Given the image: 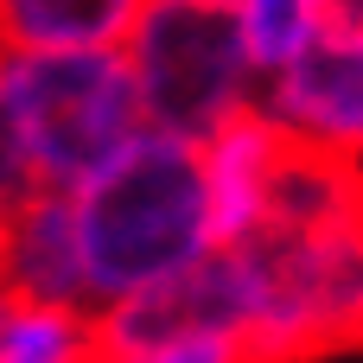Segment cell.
<instances>
[{
    "instance_id": "11",
    "label": "cell",
    "mask_w": 363,
    "mask_h": 363,
    "mask_svg": "<svg viewBox=\"0 0 363 363\" xmlns=\"http://www.w3.org/2000/svg\"><path fill=\"white\" fill-rule=\"evenodd\" d=\"M230 13H236V32H242L249 57L262 64V77H274L325 26H338V0H230Z\"/></svg>"
},
{
    "instance_id": "1",
    "label": "cell",
    "mask_w": 363,
    "mask_h": 363,
    "mask_svg": "<svg viewBox=\"0 0 363 363\" xmlns=\"http://www.w3.org/2000/svg\"><path fill=\"white\" fill-rule=\"evenodd\" d=\"M70 217L96 313L179 281L217 249L204 160L191 140L160 128H140L102 172H89L70 191Z\"/></svg>"
},
{
    "instance_id": "10",
    "label": "cell",
    "mask_w": 363,
    "mask_h": 363,
    "mask_svg": "<svg viewBox=\"0 0 363 363\" xmlns=\"http://www.w3.org/2000/svg\"><path fill=\"white\" fill-rule=\"evenodd\" d=\"M102 325L83 306H19L0 332V363H96Z\"/></svg>"
},
{
    "instance_id": "5",
    "label": "cell",
    "mask_w": 363,
    "mask_h": 363,
    "mask_svg": "<svg viewBox=\"0 0 363 363\" xmlns=\"http://www.w3.org/2000/svg\"><path fill=\"white\" fill-rule=\"evenodd\" d=\"M262 115L300 153L363 166V19L325 26L294 64L262 83Z\"/></svg>"
},
{
    "instance_id": "13",
    "label": "cell",
    "mask_w": 363,
    "mask_h": 363,
    "mask_svg": "<svg viewBox=\"0 0 363 363\" xmlns=\"http://www.w3.org/2000/svg\"><path fill=\"white\" fill-rule=\"evenodd\" d=\"M32 191H38V172H32V160H26L13 102H6V89H0V217H6L13 204H26Z\"/></svg>"
},
{
    "instance_id": "4",
    "label": "cell",
    "mask_w": 363,
    "mask_h": 363,
    "mask_svg": "<svg viewBox=\"0 0 363 363\" xmlns=\"http://www.w3.org/2000/svg\"><path fill=\"white\" fill-rule=\"evenodd\" d=\"M121 57L140 89V115L160 134L204 147L217 128L262 108V64L249 57L230 0H147Z\"/></svg>"
},
{
    "instance_id": "8",
    "label": "cell",
    "mask_w": 363,
    "mask_h": 363,
    "mask_svg": "<svg viewBox=\"0 0 363 363\" xmlns=\"http://www.w3.org/2000/svg\"><path fill=\"white\" fill-rule=\"evenodd\" d=\"M147 0H0V51H121Z\"/></svg>"
},
{
    "instance_id": "2",
    "label": "cell",
    "mask_w": 363,
    "mask_h": 363,
    "mask_svg": "<svg viewBox=\"0 0 363 363\" xmlns=\"http://www.w3.org/2000/svg\"><path fill=\"white\" fill-rule=\"evenodd\" d=\"M242 281V351L249 363H300L363 338V217L332 230L268 223L230 242Z\"/></svg>"
},
{
    "instance_id": "6",
    "label": "cell",
    "mask_w": 363,
    "mask_h": 363,
    "mask_svg": "<svg viewBox=\"0 0 363 363\" xmlns=\"http://www.w3.org/2000/svg\"><path fill=\"white\" fill-rule=\"evenodd\" d=\"M0 287L19 306H89L83 242L70 217V191H32L0 217Z\"/></svg>"
},
{
    "instance_id": "3",
    "label": "cell",
    "mask_w": 363,
    "mask_h": 363,
    "mask_svg": "<svg viewBox=\"0 0 363 363\" xmlns=\"http://www.w3.org/2000/svg\"><path fill=\"white\" fill-rule=\"evenodd\" d=\"M0 89L38 191H77L147 128L121 51H0Z\"/></svg>"
},
{
    "instance_id": "14",
    "label": "cell",
    "mask_w": 363,
    "mask_h": 363,
    "mask_svg": "<svg viewBox=\"0 0 363 363\" xmlns=\"http://www.w3.org/2000/svg\"><path fill=\"white\" fill-rule=\"evenodd\" d=\"M338 19H363V0H338Z\"/></svg>"
},
{
    "instance_id": "7",
    "label": "cell",
    "mask_w": 363,
    "mask_h": 363,
    "mask_svg": "<svg viewBox=\"0 0 363 363\" xmlns=\"http://www.w3.org/2000/svg\"><path fill=\"white\" fill-rule=\"evenodd\" d=\"M287 134L255 108L230 128H217L198 160H204V191H211V230H217V249L230 242H249L262 223H268V198H274V179L287 166Z\"/></svg>"
},
{
    "instance_id": "12",
    "label": "cell",
    "mask_w": 363,
    "mask_h": 363,
    "mask_svg": "<svg viewBox=\"0 0 363 363\" xmlns=\"http://www.w3.org/2000/svg\"><path fill=\"white\" fill-rule=\"evenodd\" d=\"M96 363H249L236 338L198 332V338H153V345H102Z\"/></svg>"
},
{
    "instance_id": "9",
    "label": "cell",
    "mask_w": 363,
    "mask_h": 363,
    "mask_svg": "<svg viewBox=\"0 0 363 363\" xmlns=\"http://www.w3.org/2000/svg\"><path fill=\"white\" fill-rule=\"evenodd\" d=\"M357 217H363V166L294 147L287 166H281V179H274V198H268V223L332 230V223H357Z\"/></svg>"
},
{
    "instance_id": "15",
    "label": "cell",
    "mask_w": 363,
    "mask_h": 363,
    "mask_svg": "<svg viewBox=\"0 0 363 363\" xmlns=\"http://www.w3.org/2000/svg\"><path fill=\"white\" fill-rule=\"evenodd\" d=\"M6 319H13V294L0 287V332H6Z\"/></svg>"
}]
</instances>
